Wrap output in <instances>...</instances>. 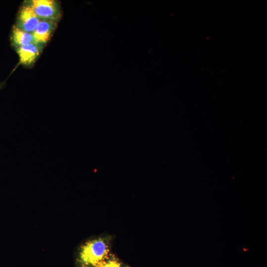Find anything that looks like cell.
<instances>
[{
	"label": "cell",
	"instance_id": "cell-1",
	"mask_svg": "<svg viewBox=\"0 0 267 267\" xmlns=\"http://www.w3.org/2000/svg\"><path fill=\"white\" fill-rule=\"evenodd\" d=\"M110 255L109 240L99 237L82 245L79 252V261L83 267H92L106 260Z\"/></svg>",
	"mask_w": 267,
	"mask_h": 267
},
{
	"label": "cell",
	"instance_id": "cell-2",
	"mask_svg": "<svg viewBox=\"0 0 267 267\" xmlns=\"http://www.w3.org/2000/svg\"><path fill=\"white\" fill-rule=\"evenodd\" d=\"M42 20L57 22L61 17L59 2L55 0H31L25 1Z\"/></svg>",
	"mask_w": 267,
	"mask_h": 267
},
{
	"label": "cell",
	"instance_id": "cell-3",
	"mask_svg": "<svg viewBox=\"0 0 267 267\" xmlns=\"http://www.w3.org/2000/svg\"><path fill=\"white\" fill-rule=\"evenodd\" d=\"M41 20L31 6L24 2L19 9L14 25L20 30L33 33Z\"/></svg>",
	"mask_w": 267,
	"mask_h": 267
},
{
	"label": "cell",
	"instance_id": "cell-4",
	"mask_svg": "<svg viewBox=\"0 0 267 267\" xmlns=\"http://www.w3.org/2000/svg\"><path fill=\"white\" fill-rule=\"evenodd\" d=\"M44 45L35 42L15 48L19 57V64L24 66L33 65L41 53Z\"/></svg>",
	"mask_w": 267,
	"mask_h": 267
},
{
	"label": "cell",
	"instance_id": "cell-5",
	"mask_svg": "<svg viewBox=\"0 0 267 267\" xmlns=\"http://www.w3.org/2000/svg\"><path fill=\"white\" fill-rule=\"evenodd\" d=\"M57 26V22L41 20L32 33L35 42L44 45Z\"/></svg>",
	"mask_w": 267,
	"mask_h": 267
},
{
	"label": "cell",
	"instance_id": "cell-6",
	"mask_svg": "<svg viewBox=\"0 0 267 267\" xmlns=\"http://www.w3.org/2000/svg\"><path fill=\"white\" fill-rule=\"evenodd\" d=\"M10 39L11 45L15 49L35 42L32 33L20 30L15 25H13L11 29Z\"/></svg>",
	"mask_w": 267,
	"mask_h": 267
},
{
	"label": "cell",
	"instance_id": "cell-7",
	"mask_svg": "<svg viewBox=\"0 0 267 267\" xmlns=\"http://www.w3.org/2000/svg\"><path fill=\"white\" fill-rule=\"evenodd\" d=\"M92 267H124L122 263L114 256H110L100 264Z\"/></svg>",
	"mask_w": 267,
	"mask_h": 267
},
{
	"label": "cell",
	"instance_id": "cell-8",
	"mask_svg": "<svg viewBox=\"0 0 267 267\" xmlns=\"http://www.w3.org/2000/svg\"><path fill=\"white\" fill-rule=\"evenodd\" d=\"M4 85V82L0 83V89L3 88Z\"/></svg>",
	"mask_w": 267,
	"mask_h": 267
}]
</instances>
